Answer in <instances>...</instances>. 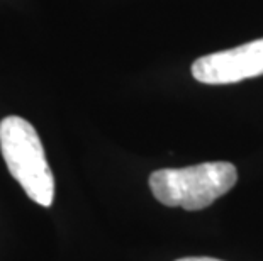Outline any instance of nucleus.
Listing matches in <instances>:
<instances>
[{
  "label": "nucleus",
  "mask_w": 263,
  "mask_h": 261,
  "mask_svg": "<svg viewBox=\"0 0 263 261\" xmlns=\"http://www.w3.org/2000/svg\"><path fill=\"white\" fill-rule=\"evenodd\" d=\"M238 182V171L228 161H207L187 168H165L149 175L156 200L168 207L200 210L226 195Z\"/></svg>",
  "instance_id": "obj_1"
},
{
  "label": "nucleus",
  "mask_w": 263,
  "mask_h": 261,
  "mask_svg": "<svg viewBox=\"0 0 263 261\" xmlns=\"http://www.w3.org/2000/svg\"><path fill=\"white\" fill-rule=\"evenodd\" d=\"M0 149L10 175L24 188L27 197L49 207L54 198V176L34 126L19 115L2 119Z\"/></svg>",
  "instance_id": "obj_2"
},
{
  "label": "nucleus",
  "mask_w": 263,
  "mask_h": 261,
  "mask_svg": "<svg viewBox=\"0 0 263 261\" xmlns=\"http://www.w3.org/2000/svg\"><path fill=\"white\" fill-rule=\"evenodd\" d=\"M263 75V37L205 54L192 65V76L207 85H228Z\"/></svg>",
  "instance_id": "obj_3"
},
{
  "label": "nucleus",
  "mask_w": 263,
  "mask_h": 261,
  "mask_svg": "<svg viewBox=\"0 0 263 261\" xmlns=\"http://www.w3.org/2000/svg\"><path fill=\"white\" fill-rule=\"evenodd\" d=\"M175 261H222V259H216V258H207V256H189V258H180Z\"/></svg>",
  "instance_id": "obj_4"
}]
</instances>
